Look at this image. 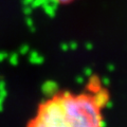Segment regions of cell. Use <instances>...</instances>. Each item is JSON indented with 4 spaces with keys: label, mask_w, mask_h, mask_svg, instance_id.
Segmentation results:
<instances>
[{
    "label": "cell",
    "mask_w": 127,
    "mask_h": 127,
    "mask_svg": "<svg viewBox=\"0 0 127 127\" xmlns=\"http://www.w3.org/2000/svg\"><path fill=\"white\" fill-rule=\"evenodd\" d=\"M107 100L106 92L93 87L90 92H61L39 105L28 127H104Z\"/></svg>",
    "instance_id": "obj_1"
},
{
    "label": "cell",
    "mask_w": 127,
    "mask_h": 127,
    "mask_svg": "<svg viewBox=\"0 0 127 127\" xmlns=\"http://www.w3.org/2000/svg\"><path fill=\"white\" fill-rule=\"evenodd\" d=\"M54 2H57V3H61V4H67V3H70V2H73L75 0H52Z\"/></svg>",
    "instance_id": "obj_2"
}]
</instances>
